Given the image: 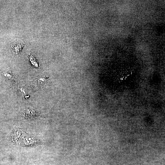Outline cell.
Wrapping results in <instances>:
<instances>
[{
	"instance_id": "obj_3",
	"label": "cell",
	"mask_w": 165,
	"mask_h": 165,
	"mask_svg": "<svg viewBox=\"0 0 165 165\" xmlns=\"http://www.w3.org/2000/svg\"><path fill=\"white\" fill-rule=\"evenodd\" d=\"M24 134V133L19 129H16L14 130L11 134L10 139L13 142H16L20 141Z\"/></svg>"
},
{
	"instance_id": "obj_1",
	"label": "cell",
	"mask_w": 165,
	"mask_h": 165,
	"mask_svg": "<svg viewBox=\"0 0 165 165\" xmlns=\"http://www.w3.org/2000/svg\"><path fill=\"white\" fill-rule=\"evenodd\" d=\"M21 145L25 147L36 146L44 143L45 141L40 136L34 134H24L20 140Z\"/></svg>"
},
{
	"instance_id": "obj_2",
	"label": "cell",
	"mask_w": 165,
	"mask_h": 165,
	"mask_svg": "<svg viewBox=\"0 0 165 165\" xmlns=\"http://www.w3.org/2000/svg\"><path fill=\"white\" fill-rule=\"evenodd\" d=\"M23 46L24 42L22 41L19 40L16 41L11 44V51L14 54H18Z\"/></svg>"
}]
</instances>
